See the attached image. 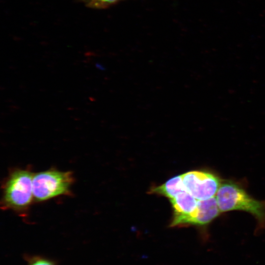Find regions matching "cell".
<instances>
[{
  "mask_svg": "<svg viewBox=\"0 0 265 265\" xmlns=\"http://www.w3.org/2000/svg\"><path fill=\"white\" fill-rule=\"evenodd\" d=\"M34 174L27 169H16L3 185L1 208L25 212L34 199L32 180Z\"/></svg>",
  "mask_w": 265,
  "mask_h": 265,
  "instance_id": "6da1fadb",
  "label": "cell"
},
{
  "mask_svg": "<svg viewBox=\"0 0 265 265\" xmlns=\"http://www.w3.org/2000/svg\"><path fill=\"white\" fill-rule=\"evenodd\" d=\"M215 198L221 212L243 211L254 216L260 224H265V204L251 197L233 182H221Z\"/></svg>",
  "mask_w": 265,
  "mask_h": 265,
  "instance_id": "7a4b0ae2",
  "label": "cell"
},
{
  "mask_svg": "<svg viewBox=\"0 0 265 265\" xmlns=\"http://www.w3.org/2000/svg\"><path fill=\"white\" fill-rule=\"evenodd\" d=\"M74 178L71 171L55 169L34 174L32 180L34 200L44 201L60 195L71 194Z\"/></svg>",
  "mask_w": 265,
  "mask_h": 265,
  "instance_id": "3957f363",
  "label": "cell"
},
{
  "mask_svg": "<svg viewBox=\"0 0 265 265\" xmlns=\"http://www.w3.org/2000/svg\"><path fill=\"white\" fill-rule=\"evenodd\" d=\"M181 175L186 191L198 200L213 197L221 183L218 177L205 171H191Z\"/></svg>",
  "mask_w": 265,
  "mask_h": 265,
  "instance_id": "277c9868",
  "label": "cell"
},
{
  "mask_svg": "<svg viewBox=\"0 0 265 265\" xmlns=\"http://www.w3.org/2000/svg\"><path fill=\"white\" fill-rule=\"evenodd\" d=\"M187 191L169 199L174 211L170 227H183L185 221L195 212L198 202Z\"/></svg>",
  "mask_w": 265,
  "mask_h": 265,
  "instance_id": "5b68a950",
  "label": "cell"
},
{
  "mask_svg": "<svg viewBox=\"0 0 265 265\" xmlns=\"http://www.w3.org/2000/svg\"><path fill=\"white\" fill-rule=\"evenodd\" d=\"M220 212L215 197L199 200L195 212L185 222L183 227L207 225L215 218Z\"/></svg>",
  "mask_w": 265,
  "mask_h": 265,
  "instance_id": "8992f818",
  "label": "cell"
},
{
  "mask_svg": "<svg viewBox=\"0 0 265 265\" xmlns=\"http://www.w3.org/2000/svg\"><path fill=\"white\" fill-rule=\"evenodd\" d=\"M186 191L182 175L171 178L163 184L150 189V193L165 196L171 199L180 193Z\"/></svg>",
  "mask_w": 265,
  "mask_h": 265,
  "instance_id": "52a82bcc",
  "label": "cell"
},
{
  "mask_svg": "<svg viewBox=\"0 0 265 265\" xmlns=\"http://www.w3.org/2000/svg\"><path fill=\"white\" fill-rule=\"evenodd\" d=\"M89 6L97 8H106L122 0H84Z\"/></svg>",
  "mask_w": 265,
  "mask_h": 265,
  "instance_id": "ba28073f",
  "label": "cell"
},
{
  "mask_svg": "<svg viewBox=\"0 0 265 265\" xmlns=\"http://www.w3.org/2000/svg\"><path fill=\"white\" fill-rule=\"evenodd\" d=\"M27 265H55L49 259L40 257H34L28 259Z\"/></svg>",
  "mask_w": 265,
  "mask_h": 265,
  "instance_id": "9c48e42d",
  "label": "cell"
},
{
  "mask_svg": "<svg viewBox=\"0 0 265 265\" xmlns=\"http://www.w3.org/2000/svg\"><path fill=\"white\" fill-rule=\"evenodd\" d=\"M96 66L98 69H101V70L105 69L104 68H103V67L102 65H101L99 63H98L96 64Z\"/></svg>",
  "mask_w": 265,
  "mask_h": 265,
  "instance_id": "30bf717a",
  "label": "cell"
}]
</instances>
